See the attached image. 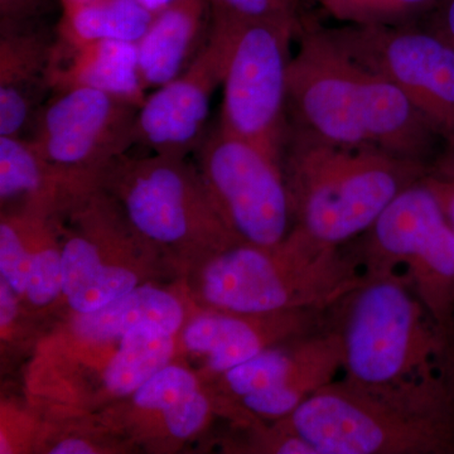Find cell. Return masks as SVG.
Instances as JSON below:
<instances>
[{
    "label": "cell",
    "mask_w": 454,
    "mask_h": 454,
    "mask_svg": "<svg viewBox=\"0 0 454 454\" xmlns=\"http://www.w3.org/2000/svg\"><path fill=\"white\" fill-rule=\"evenodd\" d=\"M309 4V0H301V5L303 7V5Z\"/></svg>",
    "instance_id": "e575fe53"
},
{
    "label": "cell",
    "mask_w": 454,
    "mask_h": 454,
    "mask_svg": "<svg viewBox=\"0 0 454 454\" xmlns=\"http://www.w3.org/2000/svg\"><path fill=\"white\" fill-rule=\"evenodd\" d=\"M195 164L221 219L245 244L271 247L294 227L282 160L212 125Z\"/></svg>",
    "instance_id": "9c48e42d"
},
{
    "label": "cell",
    "mask_w": 454,
    "mask_h": 454,
    "mask_svg": "<svg viewBox=\"0 0 454 454\" xmlns=\"http://www.w3.org/2000/svg\"><path fill=\"white\" fill-rule=\"evenodd\" d=\"M49 452L53 454H91L97 453V448L86 439L67 438L55 444Z\"/></svg>",
    "instance_id": "4dcf8cb0"
},
{
    "label": "cell",
    "mask_w": 454,
    "mask_h": 454,
    "mask_svg": "<svg viewBox=\"0 0 454 454\" xmlns=\"http://www.w3.org/2000/svg\"><path fill=\"white\" fill-rule=\"evenodd\" d=\"M210 37L184 74L148 94L137 114L134 146L187 158L205 139L211 101L223 85L232 41L229 20L212 17Z\"/></svg>",
    "instance_id": "4fadbf2b"
},
{
    "label": "cell",
    "mask_w": 454,
    "mask_h": 454,
    "mask_svg": "<svg viewBox=\"0 0 454 454\" xmlns=\"http://www.w3.org/2000/svg\"><path fill=\"white\" fill-rule=\"evenodd\" d=\"M330 31L354 59L395 82L454 154V46L441 32L429 23Z\"/></svg>",
    "instance_id": "8fae6325"
},
{
    "label": "cell",
    "mask_w": 454,
    "mask_h": 454,
    "mask_svg": "<svg viewBox=\"0 0 454 454\" xmlns=\"http://www.w3.org/2000/svg\"><path fill=\"white\" fill-rule=\"evenodd\" d=\"M211 16L238 23L301 22V0H207Z\"/></svg>",
    "instance_id": "484cf974"
},
{
    "label": "cell",
    "mask_w": 454,
    "mask_h": 454,
    "mask_svg": "<svg viewBox=\"0 0 454 454\" xmlns=\"http://www.w3.org/2000/svg\"><path fill=\"white\" fill-rule=\"evenodd\" d=\"M352 250L364 273L405 277L446 342L454 312V227L430 173L399 193Z\"/></svg>",
    "instance_id": "52a82bcc"
},
{
    "label": "cell",
    "mask_w": 454,
    "mask_h": 454,
    "mask_svg": "<svg viewBox=\"0 0 454 454\" xmlns=\"http://www.w3.org/2000/svg\"><path fill=\"white\" fill-rule=\"evenodd\" d=\"M363 276L354 252L294 226L279 244L239 243L203 259L197 292L210 309L238 315L330 310Z\"/></svg>",
    "instance_id": "277c9868"
},
{
    "label": "cell",
    "mask_w": 454,
    "mask_h": 454,
    "mask_svg": "<svg viewBox=\"0 0 454 454\" xmlns=\"http://www.w3.org/2000/svg\"><path fill=\"white\" fill-rule=\"evenodd\" d=\"M441 372L454 387V312L446 336V349Z\"/></svg>",
    "instance_id": "1f68e13d"
},
{
    "label": "cell",
    "mask_w": 454,
    "mask_h": 454,
    "mask_svg": "<svg viewBox=\"0 0 454 454\" xmlns=\"http://www.w3.org/2000/svg\"><path fill=\"white\" fill-rule=\"evenodd\" d=\"M56 38L35 22L2 23L0 136L26 137L46 103Z\"/></svg>",
    "instance_id": "9a60e30c"
},
{
    "label": "cell",
    "mask_w": 454,
    "mask_h": 454,
    "mask_svg": "<svg viewBox=\"0 0 454 454\" xmlns=\"http://www.w3.org/2000/svg\"><path fill=\"white\" fill-rule=\"evenodd\" d=\"M140 4L145 5L148 11H151L152 13H158V12L162 11V9L168 7L170 3L175 2V0H138Z\"/></svg>",
    "instance_id": "d6a6232c"
},
{
    "label": "cell",
    "mask_w": 454,
    "mask_h": 454,
    "mask_svg": "<svg viewBox=\"0 0 454 454\" xmlns=\"http://www.w3.org/2000/svg\"><path fill=\"white\" fill-rule=\"evenodd\" d=\"M73 190L27 137L0 136V201L20 214H53Z\"/></svg>",
    "instance_id": "ac0fdd59"
},
{
    "label": "cell",
    "mask_w": 454,
    "mask_h": 454,
    "mask_svg": "<svg viewBox=\"0 0 454 454\" xmlns=\"http://www.w3.org/2000/svg\"><path fill=\"white\" fill-rule=\"evenodd\" d=\"M342 26L400 27L426 23L439 0H317Z\"/></svg>",
    "instance_id": "7402d4cb"
},
{
    "label": "cell",
    "mask_w": 454,
    "mask_h": 454,
    "mask_svg": "<svg viewBox=\"0 0 454 454\" xmlns=\"http://www.w3.org/2000/svg\"><path fill=\"white\" fill-rule=\"evenodd\" d=\"M31 217L29 214L3 216L0 223V276L23 297L31 264Z\"/></svg>",
    "instance_id": "603a6c76"
},
{
    "label": "cell",
    "mask_w": 454,
    "mask_h": 454,
    "mask_svg": "<svg viewBox=\"0 0 454 454\" xmlns=\"http://www.w3.org/2000/svg\"><path fill=\"white\" fill-rule=\"evenodd\" d=\"M210 411V400L200 389L163 414L164 426L172 437L187 439L205 426Z\"/></svg>",
    "instance_id": "4316f807"
},
{
    "label": "cell",
    "mask_w": 454,
    "mask_h": 454,
    "mask_svg": "<svg viewBox=\"0 0 454 454\" xmlns=\"http://www.w3.org/2000/svg\"><path fill=\"white\" fill-rule=\"evenodd\" d=\"M106 203L98 187L80 191L66 202L79 227L61 247L64 295L76 315L103 309L139 286L136 271L104 256Z\"/></svg>",
    "instance_id": "5bb4252c"
},
{
    "label": "cell",
    "mask_w": 454,
    "mask_h": 454,
    "mask_svg": "<svg viewBox=\"0 0 454 454\" xmlns=\"http://www.w3.org/2000/svg\"><path fill=\"white\" fill-rule=\"evenodd\" d=\"M200 389L199 381L190 370L169 364L145 382L131 399L137 408L163 415Z\"/></svg>",
    "instance_id": "cb8c5ba5"
},
{
    "label": "cell",
    "mask_w": 454,
    "mask_h": 454,
    "mask_svg": "<svg viewBox=\"0 0 454 454\" xmlns=\"http://www.w3.org/2000/svg\"><path fill=\"white\" fill-rule=\"evenodd\" d=\"M430 23L454 46V0H439Z\"/></svg>",
    "instance_id": "f1b7e54d"
},
{
    "label": "cell",
    "mask_w": 454,
    "mask_h": 454,
    "mask_svg": "<svg viewBox=\"0 0 454 454\" xmlns=\"http://www.w3.org/2000/svg\"><path fill=\"white\" fill-rule=\"evenodd\" d=\"M138 109L98 90H53L27 138L71 190H82L134 146Z\"/></svg>",
    "instance_id": "30bf717a"
},
{
    "label": "cell",
    "mask_w": 454,
    "mask_h": 454,
    "mask_svg": "<svg viewBox=\"0 0 454 454\" xmlns=\"http://www.w3.org/2000/svg\"><path fill=\"white\" fill-rule=\"evenodd\" d=\"M276 424L315 454H454V387L442 373L387 384L343 376Z\"/></svg>",
    "instance_id": "7a4b0ae2"
},
{
    "label": "cell",
    "mask_w": 454,
    "mask_h": 454,
    "mask_svg": "<svg viewBox=\"0 0 454 454\" xmlns=\"http://www.w3.org/2000/svg\"><path fill=\"white\" fill-rule=\"evenodd\" d=\"M343 372L342 343L330 325L262 349L223 373L227 394L247 413L278 420L291 415Z\"/></svg>",
    "instance_id": "7c38bea8"
},
{
    "label": "cell",
    "mask_w": 454,
    "mask_h": 454,
    "mask_svg": "<svg viewBox=\"0 0 454 454\" xmlns=\"http://www.w3.org/2000/svg\"><path fill=\"white\" fill-rule=\"evenodd\" d=\"M288 79L289 122L334 145L429 164L437 131L395 82L354 59L330 28L301 20Z\"/></svg>",
    "instance_id": "6da1fadb"
},
{
    "label": "cell",
    "mask_w": 454,
    "mask_h": 454,
    "mask_svg": "<svg viewBox=\"0 0 454 454\" xmlns=\"http://www.w3.org/2000/svg\"><path fill=\"white\" fill-rule=\"evenodd\" d=\"M88 2V0H61L62 8L71 7V5L80 4V3Z\"/></svg>",
    "instance_id": "836d02e7"
},
{
    "label": "cell",
    "mask_w": 454,
    "mask_h": 454,
    "mask_svg": "<svg viewBox=\"0 0 454 454\" xmlns=\"http://www.w3.org/2000/svg\"><path fill=\"white\" fill-rule=\"evenodd\" d=\"M345 378L387 384L441 373L446 342L411 282L396 271L364 273L328 312Z\"/></svg>",
    "instance_id": "5b68a950"
},
{
    "label": "cell",
    "mask_w": 454,
    "mask_h": 454,
    "mask_svg": "<svg viewBox=\"0 0 454 454\" xmlns=\"http://www.w3.org/2000/svg\"><path fill=\"white\" fill-rule=\"evenodd\" d=\"M47 225L41 247L32 250L31 264L23 294V297L35 307L49 306L59 295L64 294L62 250L50 244Z\"/></svg>",
    "instance_id": "d4e9b609"
},
{
    "label": "cell",
    "mask_w": 454,
    "mask_h": 454,
    "mask_svg": "<svg viewBox=\"0 0 454 454\" xmlns=\"http://www.w3.org/2000/svg\"><path fill=\"white\" fill-rule=\"evenodd\" d=\"M46 0H0L2 23L35 22Z\"/></svg>",
    "instance_id": "83f0119b"
},
{
    "label": "cell",
    "mask_w": 454,
    "mask_h": 454,
    "mask_svg": "<svg viewBox=\"0 0 454 454\" xmlns=\"http://www.w3.org/2000/svg\"><path fill=\"white\" fill-rule=\"evenodd\" d=\"M115 354L104 370V389L113 396H131L152 376L169 365L175 334L153 325H140L118 340Z\"/></svg>",
    "instance_id": "44dd1931"
},
{
    "label": "cell",
    "mask_w": 454,
    "mask_h": 454,
    "mask_svg": "<svg viewBox=\"0 0 454 454\" xmlns=\"http://www.w3.org/2000/svg\"><path fill=\"white\" fill-rule=\"evenodd\" d=\"M184 321V307L176 295L149 284H139L103 309L74 316L73 331L86 342H110L140 325H153L176 334Z\"/></svg>",
    "instance_id": "d6986e66"
},
{
    "label": "cell",
    "mask_w": 454,
    "mask_h": 454,
    "mask_svg": "<svg viewBox=\"0 0 454 454\" xmlns=\"http://www.w3.org/2000/svg\"><path fill=\"white\" fill-rule=\"evenodd\" d=\"M18 293L0 278V327L4 331L13 324L18 313Z\"/></svg>",
    "instance_id": "f546056e"
},
{
    "label": "cell",
    "mask_w": 454,
    "mask_h": 454,
    "mask_svg": "<svg viewBox=\"0 0 454 454\" xmlns=\"http://www.w3.org/2000/svg\"><path fill=\"white\" fill-rule=\"evenodd\" d=\"M153 17L138 0H88L62 8L56 37L71 44L94 41L137 43Z\"/></svg>",
    "instance_id": "ffe728a7"
},
{
    "label": "cell",
    "mask_w": 454,
    "mask_h": 454,
    "mask_svg": "<svg viewBox=\"0 0 454 454\" xmlns=\"http://www.w3.org/2000/svg\"><path fill=\"white\" fill-rule=\"evenodd\" d=\"M211 22L207 0H175L154 14L137 42L146 91L166 85L190 67L207 43Z\"/></svg>",
    "instance_id": "e0dca14e"
},
{
    "label": "cell",
    "mask_w": 454,
    "mask_h": 454,
    "mask_svg": "<svg viewBox=\"0 0 454 454\" xmlns=\"http://www.w3.org/2000/svg\"><path fill=\"white\" fill-rule=\"evenodd\" d=\"M137 238L205 259L241 243L221 219L195 163L170 155H119L97 184Z\"/></svg>",
    "instance_id": "8992f818"
},
{
    "label": "cell",
    "mask_w": 454,
    "mask_h": 454,
    "mask_svg": "<svg viewBox=\"0 0 454 454\" xmlns=\"http://www.w3.org/2000/svg\"><path fill=\"white\" fill-rule=\"evenodd\" d=\"M217 125L282 160L288 138L292 42L301 22H231Z\"/></svg>",
    "instance_id": "ba28073f"
},
{
    "label": "cell",
    "mask_w": 454,
    "mask_h": 454,
    "mask_svg": "<svg viewBox=\"0 0 454 454\" xmlns=\"http://www.w3.org/2000/svg\"><path fill=\"white\" fill-rule=\"evenodd\" d=\"M51 89L89 88L140 106L148 97L140 76L137 43L57 40L50 68Z\"/></svg>",
    "instance_id": "2e32d148"
},
{
    "label": "cell",
    "mask_w": 454,
    "mask_h": 454,
    "mask_svg": "<svg viewBox=\"0 0 454 454\" xmlns=\"http://www.w3.org/2000/svg\"><path fill=\"white\" fill-rule=\"evenodd\" d=\"M282 164L294 226L334 247L360 238L402 191L432 172L378 149L325 142L294 125Z\"/></svg>",
    "instance_id": "3957f363"
}]
</instances>
